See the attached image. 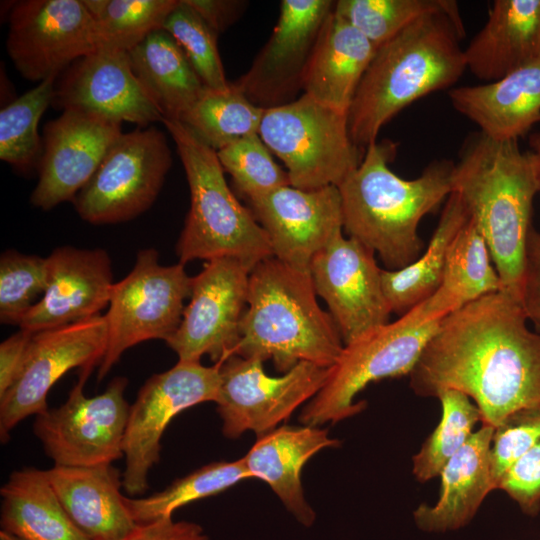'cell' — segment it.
<instances>
[{"label": "cell", "mask_w": 540, "mask_h": 540, "mask_svg": "<svg viewBox=\"0 0 540 540\" xmlns=\"http://www.w3.org/2000/svg\"><path fill=\"white\" fill-rule=\"evenodd\" d=\"M527 319L522 302L501 290L448 314L409 375L411 389L436 398L458 390L494 428L516 410L540 406V333Z\"/></svg>", "instance_id": "1"}, {"label": "cell", "mask_w": 540, "mask_h": 540, "mask_svg": "<svg viewBox=\"0 0 540 540\" xmlns=\"http://www.w3.org/2000/svg\"><path fill=\"white\" fill-rule=\"evenodd\" d=\"M539 191L535 152L518 140H495L479 132L467 139L454 164L452 192L459 195L484 237L501 291L522 302L526 244Z\"/></svg>", "instance_id": "2"}, {"label": "cell", "mask_w": 540, "mask_h": 540, "mask_svg": "<svg viewBox=\"0 0 540 540\" xmlns=\"http://www.w3.org/2000/svg\"><path fill=\"white\" fill-rule=\"evenodd\" d=\"M395 155L392 141L369 144L359 166L338 186L343 229L378 253L387 270L402 269L421 255L419 222L451 194L454 169L451 161H435L407 180L388 166Z\"/></svg>", "instance_id": "3"}, {"label": "cell", "mask_w": 540, "mask_h": 540, "mask_svg": "<svg viewBox=\"0 0 540 540\" xmlns=\"http://www.w3.org/2000/svg\"><path fill=\"white\" fill-rule=\"evenodd\" d=\"M460 14L436 12L403 29L375 52L347 112L351 140L360 149L421 97L455 84L466 68Z\"/></svg>", "instance_id": "4"}, {"label": "cell", "mask_w": 540, "mask_h": 540, "mask_svg": "<svg viewBox=\"0 0 540 540\" xmlns=\"http://www.w3.org/2000/svg\"><path fill=\"white\" fill-rule=\"evenodd\" d=\"M343 347L332 316L317 301L310 275L274 256L250 271L235 355L271 359L286 373L300 362L330 368Z\"/></svg>", "instance_id": "5"}, {"label": "cell", "mask_w": 540, "mask_h": 540, "mask_svg": "<svg viewBox=\"0 0 540 540\" xmlns=\"http://www.w3.org/2000/svg\"><path fill=\"white\" fill-rule=\"evenodd\" d=\"M182 161L190 208L176 244L179 262L232 257L250 271L273 257L269 237L229 188L217 151L178 120L163 118Z\"/></svg>", "instance_id": "6"}, {"label": "cell", "mask_w": 540, "mask_h": 540, "mask_svg": "<svg viewBox=\"0 0 540 540\" xmlns=\"http://www.w3.org/2000/svg\"><path fill=\"white\" fill-rule=\"evenodd\" d=\"M443 318L421 302L397 320L344 345L323 387L303 408L300 422L319 427L360 413L366 402H355V397L372 382L410 375Z\"/></svg>", "instance_id": "7"}, {"label": "cell", "mask_w": 540, "mask_h": 540, "mask_svg": "<svg viewBox=\"0 0 540 540\" xmlns=\"http://www.w3.org/2000/svg\"><path fill=\"white\" fill-rule=\"evenodd\" d=\"M258 134L285 164L290 185L302 190L338 187L363 159L351 140L347 113L304 93L265 109Z\"/></svg>", "instance_id": "8"}, {"label": "cell", "mask_w": 540, "mask_h": 540, "mask_svg": "<svg viewBox=\"0 0 540 540\" xmlns=\"http://www.w3.org/2000/svg\"><path fill=\"white\" fill-rule=\"evenodd\" d=\"M184 266L161 265L158 251L146 248L137 253L129 274L114 283L104 315L107 346L98 365V380L129 348L153 339L167 343L173 337L192 291L193 277Z\"/></svg>", "instance_id": "9"}, {"label": "cell", "mask_w": 540, "mask_h": 540, "mask_svg": "<svg viewBox=\"0 0 540 540\" xmlns=\"http://www.w3.org/2000/svg\"><path fill=\"white\" fill-rule=\"evenodd\" d=\"M172 166L166 136L154 126L122 133L72 203L82 220L116 224L148 210Z\"/></svg>", "instance_id": "10"}, {"label": "cell", "mask_w": 540, "mask_h": 540, "mask_svg": "<svg viewBox=\"0 0 540 540\" xmlns=\"http://www.w3.org/2000/svg\"><path fill=\"white\" fill-rule=\"evenodd\" d=\"M92 370L81 369L65 403L35 417L34 434L54 465L112 464L123 456L130 411L124 396L128 380L115 377L103 393L87 397L83 388Z\"/></svg>", "instance_id": "11"}, {"label": "cell", "mask_w": 540, "mask_h": 540, "mask_svg": "<svg viewBox=\"0 0 540 540\" xmlns=\"http://www.w3.org/2000/svg\"><path fill=\"white\" fill-rule=\"evenodd\" d=\"M220 383V362L204 366L200 361L179 360L144 383L130 406L123 440L122 484L127 494L147 491L148 474L159 462L160 441L170 421L197 404L216 402Z\"/></svg>", "instance_id": "12"}, {"label": "cell", "mask_w": 540, "mask_h": 540, "mask_svg": "<svg viewBox=\"0 0 540 540\" xmlns=\"http://www.w3.org/2000/svg\"><path fill=\"white\" fill-rule=\"evenodd\" d=\"M329 368L300 362L282 376L266 374L263 361L231 355L220 362L216 400L222 433L236 439L244 432L265 434L287 420L323 387Z\"/></svg>", "instance_id": "13"}, {"label": "cell", "mask_w": 540, "mask_h": 540, "mask_svg": "<svg viewBox=\"0 0 540 540\" xmlns=\"http://www.w3.org/2000/svg\"><path fill=\"white\" fill-rule=\"evenodd\" d=\"M6 49L17 71L40 83L98 50L95 23L83 0L18 1Z\"/></svg>", "instance_id": "14"}, {"label": "cell", "mask_w": 540, "mask_h": 540, "mask_svg": "<svg viewBox=\"0 0 540 540\" xmlns=\"http://www.w3.org/2000/svg\"><path fill=\"white\" fill-rule=\"evenodd\" d=\"M107 346L104 315L33 333L22 369L0 398V436L23 419L47 410L52 386L73 368L99 365Z\"/></svg>", "instance_id": "15"}, {"label": "cell", "mask_w": 540, "mask_h": 540, "mask_svg": "<svg viewBox=\"0 0 540 540\" xmlns=\"http://www.w3.org/2000/svg\"><path fill=\"white\" fill-rule=\"evenodd\" d=\"M249 274L238 259L221 257L206 261L193 277L182 321L167 342L179 361H200L208 355L216 364L234 354L247 305Z\"/></svg>", "instance_id": "16"}, {"label": "cell", "mask_w": 540, "mask_h": 540, "mask_svg": "<svg viewBox=\"0 0 540 540\" xmlns=\"http://www.w3.org/2000/svg\"><path fill=\"white\" fill-rule=\"evenodd\" d=\"M381 272L374 252L342 233L312 260L313 287L326 302L344 345L389 323L392 312L383 292Z\"/></svg>", "instance_id": "17"}, {"label": "cell", "mask_w": 540, "mask_h": 540, "mask_svg": "<svg viewBox=\"0 0 540 540\" xmlns=\"http://www.w3.org/2000/svg\"><path fill=\"white\" fill-rule=\"evenodd\" d=\"M332 0H282L274 30L252 65L233 84L254 105L269 109L290 103L302 90L303 75Z\"/></svg>", "instance_id": "18"}, {"label": "cell", "mask_w": 540, "mask_h": 540, "mask_svg": "<svg viewBox=\"0 0 540 540\" xmlns=\"http://www.w3.org/2000/svg\"><path fill=\"white\" fill-rule=\"evenodd\" d=\"M249 202L273 256L307 275L314 257L343 230L341 196L334 185L314 190L286 185Z\"/></svg>", "instance_id": "19"}, {"label": "cell", "mask_w": 540, "mask_h": 540, "mask_svg": "<svg viewBox=\"0 0 540 540\" xmlns=\"http://www.w3.org/2000/svg\"><path fill=\"white\" fill-rule=\"evenodd\" d=\"M121 123L68 109L44 127L33 206L50 210L73 201L122 134Z\"/></svg>", "instance_id": "20"}, {"label": "cell", "mask_w": 540, "mask_h": 540, "mask_svg": "<svg viewBox=\"0 0 540 540\" xmlns=\"http://www.w3.org/2000/svg\"><path fill=\"white\" fill-rule=\"evenodd\" d=\"M52 105L141 128L164 118L123 51L98 49L70 65L56 81Z\"/></svg>", "instance_id": "21"}, {"label": "cell", "mask_w": 540, "mask_h": 540, "mask_svg": "<svg viewBox=\"0 0 540 540\" xmlns=\"http://www.w3.org/2000/svg\"><path fill=\"white\" fill-rule=\"evenodd\" d=\"M49 277L42 298L19 327L32 333L100 315L114 285L111 259L101 248L61 246L47 257Z\"/></svg>", "instance_id": "22"}, {"label": "cell", "mask_w": 540, "mask_h": 540, "mask_svg": "<svg viewBox=\"0 0 540 540\" xmlns=\"http://www.w3.org/2000/svg\"><path fill=\"white\" fill-rule=\"evenodd\" d=\"M66 513L88 540H119L137 523L121 493L122 474L112 464L46 470Z\"/></svg>", "instance_id": "23"}, {"label": "cell", "mask_w": 540, "mask_h": 540, "mask_svg": "<svg viewBox=\"0 0 540 540\" xmlns=\"http://www.w3.org/2000/svg\"><path fill=\"white\" fill-rule=\"evenodd\" d=\"M340 444L318 426L282 425L259 435L243 459L251 478L266 482L297 521L310 527L316 514L304 497L303 467L320 450Z\"/></svg>", "instance_id": "24"}, {"label": "cell", "mask_w": 540, "mask_h": 540, "mask_svg": "<svg viewBox=\"0 0 540 540\" xmlns=\"http://www.w3.org/2000/svg\"><path fill=\"white\" fill-rule=\"evenodd\" d=\"M466 68L493 82L540 60V0H496L464 50Z\"/></svg>", "instance_id": "25"}, {"label": "cell", "mask_w": 540, "mask_h": 540, "mask_svg": "<svg viewBox=\"0 0 540 540\" xmlns=\"http://www.w3.org/2000/svg\"><path fill=\"white\" fill-rule=\"evenodd\" d=\"M494 427L482 425L440 473L441 489L433 505L413 511L416 527L427 533H446L466 527L487 495L494 490L490 448Z\"/></svg>", "instance_id": "26"}, {"label": "cell", "mask_w": 540, "mask_h": 540, "mask_svg": "<svg viewBox=\"0 0 540 540\" xmlns=\"http://www.w3.org/2000/svg\"><path fill=\"white\" fill-rule=\"evenodd\" d=\"M455 110L495 140H518L540 121V60L497 81L449 92Z\"/></svg>", "instance_id": "27"}, {"label": "cell", "mask_w": 540, "mask_h": 540, "mask_svg": "<svg viewBox=\"0 0 540 540\" xmlns=\"http://www.w3.org/2000/svg\"><path fill=\"white\" fill-rule=\"evenodd\" d=\"M376 49L332 10L307 63L302 91L321 104L347 113Z\"/></svg>", "instance_id": "28"}, {"label": "cell", "mask_w": 540, "mask_h": 540, "mask_svg": "<svg viewBox=\"0 0 540 540\" xmlns=\"http://www.w3.org/2000/svg\"><path fill=\"white\" fill-rule=\"evenodd\" d=\"M1 531L22 540H88L57 497L46 470H16L0 490Z\"/></svg>", "instance_id": "29"}, {"label": "cell", "mask_w": 540, "mask_h": 540, "mask_svg": "<svg viewBox=\"0 0 540 540\" xmlns=\"http://www.w3.org/2000/svg\"><path fill=\"white\" fill-rule=\"evenodd\" d=\"M132 70L164 118L179 120L205 85L174 38L163 28L128 51Z\"/></svg>", "instance_id": "30"}, {"label": "cell", "mask_w": 540, "mask_h": 540, "mask_svg": "<svg viewBox=\"0 0 540 540\" xmlns=\"http://www.w3.org/2000/svg\"><path fill=\"white\" fill-rule=\"evenodd\" d=\"M469 218L459 195L451 192L424 253L402 269H382V288L392 313L400 317L437 291L450 243Z\"/></svg>", "instance_id": "31"}, {"label": "cell", "mask_w": 540, "mask_h": 540, "mask_svg": "<svg viewBox=\"0 0 540 540\" xmlns=\"http://www.w3.org/2000/svg\"><path fill=\"white\" fill-rule=\"evenodd\" d=\"M487 243L471 218L448 248L443 279L424 301L428 310L445 317L462 306L501 289Z\"/></svg>", "instance_id": "32"}, {"label": "cell", "mask_w": 540, "mask_h": 540, "mask_svg": "<svg viewBox=\"0 0 540 540\" xmlns=\"http://www.w3.org/2000/svg\"><path fill=\"white\" fill-rule=\"evenodd\" d=\"M264 111L231 83L226 90L205 87L178 121L218 151L244 136L258 133Z\"/></svg>", "instance_id": "33"}, {"label": "cell", "mask_w": 540, "mask_h": 540, "mask_svg": "<svg viewBox=\"0 0 540 540\" xmlns=\"http://www.w3.org/2000/svg\"><path fill=\"white\" fill-rule=\"evenodd\" d=\"M243 457L212 462L172 482L164 490L141 498L125 496L126 506L137 524L172 517L175 510L194 501L217 495L250 479Z\"/></svg>", "instance_id": "34"}, {"label": "cell", "mask_w": 540, "mask_h": 540, "mask_svg": "<svg viewBox=\"0 0 540 540\" xmlns=\"http://www.w3.org/2000/svg\"><path fill=\"white\" fill-rule=\"evenodd\" d=\"M95 23L98 49L128 52L163 28L179 0H83Z\"/></svg>", "instance_id": "35"}, {"label": "cell", "mask_w": 540, "mask_h": 540, "mask_svg": "<svg viewBox=\"0 0 540 540\" xmlns=\"http://www.w3.org/2000/svg\"><path fill=\"white\" fill-rule=\"evenodd\" d=\"M58 77H50L0 111V159L27 171L38 165L43 142L38 134L42 114L52 105Z\"/></svg>", "instance_id": "36"}, {"label": "cell", "mask_w": 540, "mask_h": 540, "mask_svg": "<svg viewBox=\"0 0 540 540\" xmlns=\"http://www.w3.org/2000/svg\"><path fill=\"white\" fill-rule=\"evenodd\" d=\"M437 398L442 407L441 420L412 458V472L420 482L439 476L474 433L475 425L481 422L480 410L464 393L446 389Z\"/></svg>", "instance_id": "37"}, {"label": "cell", "mask_w": 540, "mask_h": 540, "mask_svg": "<svg viewBox=\"0 0 540 540\" xmlns=\"http://www.w3.org/2000/svg\"><path fill=\"white\" fill-rule=\"evenodd\" d=\"M333 11L377 48L425 15L459 13L452 0H338Z\"/></svg>", "instance_id": "38"}, {"label": "cell", "mask_w": 540, "mask_h": 540, "mask_svg": "<svg viewBox=\"0 0 540 540\" xmlns=\"http://www.w3.org/2000/svg\"><path fill=\"white\" fill-rule=\"evenodd\" d=\"M224 171L248 200L290 185L287 171L273 159L258 133L244 136L217 151Z\"/></svg>", "instance_id": "39"}, {"label": "cell", "mask_w": 540, "mask_h": 540, "mask_svg": "<svg viewBox=\"0 0 540 540\" xmlns=\"http://www.w3.org/2000/svg\"><path fill=\"white\" fill-rule=\"evenodd\" d=\"M47 257L7 250L0 258V320L20 325L48 284Z\"/></svg>", "instance_id": "40"}, {"label": "cell", "mask_w": 540, "mask_h": 540, "mask_svg": "<svg viewBox=\"0 0 540 540\" xmlns=\"http://www.w3.org/2000/svg\"><path fill=\"white\" fill-rule=\"evenodd\" d=\"M163 29L181 47L206 87L215 90L230 87L217 48L218 35L185 0H179Z\"/></svg>", "instance_id": "41"}, {"label": "cell", "mask_w": 540, "mask_h": 540, "mask_svg": "<svg viewBox=\"0 0 540 540\" xmlns=\"http://www.w3.org/2000/svg\"><path fill=\"white\" fill-rule=\"evenodd\" d=\"M539 442L540 406L516 410L494 428L490 448L494 490L506 471Z\"/></svg>", "instance_id": "42"}, {"label": "cell", "mask_w": 540, "mask_h": 540, "mask_svg": "<svg viewBox=\"0 0 540 540\" xmlns=\"http://www.w3.org/2000/svg\"><path fill=\"white\" fill-rule=\"evenodd\" d=\"M497 489L504 491L528 516L540 512V442L520 457L502 476Z\"/></svg>", "instance_id": "43"}, {"label": "cell", "mask_w": 540, "mask_h": 540, "mask_svg": "<svg viewBox=\"0 0 540 540\" xmlns=\"http://www.w3.org/2000/svg\"><path fill=\"white\" fill-rule=\"evenodd\" d=\"M522 305L527 318L540 331V233L533 227L526 244Z\"/></svg>", "instance_id": "44"}, {"label": "cell", "mask_w": 540, "mask_h": 540, "mask_svg": "<svg viewBox=\"0 0 540 540\" xmlns=\"http://www.w3.org/2000/svg\"><path fill=\"white\" fill-rule=\"evenodd\" d=\"M119 540H208L203 528L188 521H174L162 517L154 521L137 524Z\"/></svg>", "instance_id": "45"}, {"label": "cell", "mask_w": 540, "mask_h": 540, "mask_svg": "<svg viewBox=\"0 0 540 540\" xmlns=\"http://www.w3.org/2000/svg\"><path fill=\"white\" fill-rule=\"evenodd\" d=\"M33 333L20 329L0 344V398L10 389L25 361Z\"/></svg>", "instance_id": "46"}, {"label": "cell", "mask_w": 540, "mask_h": 540, "mask_svg": "<svg viewBox=\"0 0 540 540\" xmlns=\"http://www.w3.org/2000/svg\"><path fill=\"white\" fill-rule=\"evenodd\" d=\"M219 35L234 22L245 10L247 2L241 0H185Z\"/></svg>", "instance_id": "47"}, {"label": "cell", "mask_w": 540, "mask_h": 540, "mask_svg": "<svg viewBox=\"0 0 540 540\" xmlns=\"http://www.w3.org/2000/svg\"><path fill=\"white\" fill-rule=\"evenodd\" d=\"M530 144L535 151L540 150V133H535L530 137Z\"/></svg>", "instance_id": "48"}, {"label": "cell", "mask_w": 540, "mask_h": 540, "mask_svg": "<svg viewBox=\"0 0 540 540\" xmlns=\"http://www.w3.org/2000/svg\"><path fill=\"white\" fill-rule=\"evenodd\" d=\"M0 540H22L4 531H0Z\"/></svg>", "instance_id": "49"}, {"label": "cell", "mask_w": 540, "mask_h": 540, "mask_svg": "<svg viewBox=\"0 0 540 540\" xmlns=\"http://www.w3.org/2000/svg\"><path fill=\"white\" fill-rule=\"evenodd\" d=\"M536 157H537V172H538V180H539V191H540V150L535 151Z\"/></svg>", "instance_id": "50"}]
</instances>
